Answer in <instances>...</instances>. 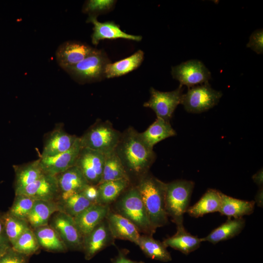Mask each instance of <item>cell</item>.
Returning a JSON list of instances; mask_svg holds the SVG:
<instances>
[{"mask_svg":"<svg viewBox=\"0 0 263 263\" xmlns=\"http://www.w3.org/2000/svg\"><path fill=\"white\" fill-rule=\"evenodd\" d=\"M35 200L27 195H16L14 202L8 213L14 217L26 221Z\"/></svg>","mask_w":263,"mask_h":263,"instance_id":"36","label":"cell"},{"mask_svg":"<svg viewBox=\"0 0 263 263\" xmlns=\"http://www.w3.org/2000/svg\"><path fill=\"white\" fill-rule=\"evenodd\" d=\"M222 193L215 189L209 188L194 205L189 207L187 212L190 216L199 218L220 210Z\"/></svg>","mask_w":263,"mask_h":263,"instance_id":"21","label":"cell"},{"mask_svg":"<svg viewBox=\"0 0 263 263\" xmlns=\"http://www.w3.org/2000/svg\"><path fill=\"white\" fill-rule=\"evenodd\" d=\"M87 21L94 25L91 38L92 43L95 45H97L100 40L105 39L124 38L140 41L142 38L140 36L130 35L123 32L119 25L113 21L100 22L95 17H88Z\"/></svg>","mask_w":263,"mask_h":263,"instance_id":"19","label":"cell"},{"mask_svg":"<svg viewBox=\"0 0 263 263\" xmlns=\"http://www.w3.org/2000/svg\"><path fill=\"white\" fill-rule=\"evenodd\" d=\"M116 3L113 0H90L83 5L82 11L89 17H95L101 14L111 11Z\"/></svg>","mask_w":263,"mask_h":263,"instance_id":"37","label":"cell"},{"mask_svg":"<svg viewBox=\"0 0 263 263\" xmlns=\"http://www.w3.org/2000/svg\"><path fill=\"white\" fill-rule=\"evenodd\" d=\"M40 246L51 252H64L67 249L56 231L48 225L34 229Z\"/></svg>","mask_w":263,"mask_h":263,"instance_id":"29","label":"cell"},{"mask_svg":"<svg viewBox=\"0 0 263 263\" xmlns=\"http://www.w3.org/2000/svg\"><path fill=\"white\" fill-rule=\"evenodd\" d=\"M173 78L188 88L208 82L211 73L200 60L191 59L173 66L171 68Z\"/></svg>","mask_w":263,"mask_h":263,"instance_id":"9","label":"cell"},{"mask_svg":"<svg viewBox=\"0 0 263 263\" xmlns=\"http://www.w3.org/2000/svg\"><path fill=\"white\" fill-rule=\"evenodd\" d=\"M51 226L56 231L68 249H82L84 237L78 230L73 217L58 211L53 216Z\"/></svg>","mask_w":263,"mask_h":263,"instance_id":"10","label":"cell"},{"mask_svg":"<svg viewBox=\"0 0 263 263\" xmlns=\"http://www.w3.org/2000/svg\"><path fill=\"white\" fill-rule=\"evenodd\" d=\"M29 196L36 200L54 201L58 196L59 190L56 176L44 173L34 182L16 193Z\"/></svg>","mask_w":263,"mask_h":263,"instance_id":"13","label":"cell"},{"mask_svg":"<svg viewBox=\"0 0 263 263\" xmlns=\"http://www.w3.org/2000/svg\"><path fill=\"white\" fill-rule=\"evenodd\" d=\"M115 151L128 173L136 175L147 174L155 159L153 149L144 142L140 133L132 127L121 133Z\"/></svg>","mask_w":263,"mask_h":263,"instance_id":"1","label":"cell"},{"mask_svg":"<svg viewBox=\"0 0 263 263\" xmlns=\"http://www.w3.org/2000/svg\"><path fill=\"white\" fill-rule=\"evenodd\" d=\"M202 242L201 238L188 232L183 225L177 226L176 233L165 239L163 243L167 247H170L187 255L198 249Z\"/></svg>","mask_w":263,"mask_h":263,"instance_id":"22","label":"cell"},{"mask_svg":"<svg viewBox=\"0 0 263 263\" xmlns=\"http://www.w3.org/2000/svg\"><path fill=\"white\" fill-rule=\"evenodd\" d=\"M81 148L78 137L69 150L54 156L40 157L38 159L40 167L44 173L56 176L75 166Z\"/></svg>","mask_w":263,"mask_h":263,"instance_id":"12","label":"cell"},{"mask_svg":"<svg viewBox=\"0 0 263 263\" xmlns=\"http://www.w3.org/2000/svg\"><path fill=\"white\" fill-rule=\"evenodd\" d=\"M28 257L15 251L11 247L0 257V263H27Z\"/></svg>","mask_w":263,"mask_h":263,"instance_id":"39","label":"cell"},{"mask_svg":"<svg viewBox=\"0 0 263 263\" xmlns=\"http://www.w3.org/2000/svg\"><path fill=\"white\" fill-rule=\"evenodd\" d=\"M246 47L250 48L258 54L263 52V29L255 30L249 37Z\"/></svg>","mask_w":263,"mask_h":263,"instance_id":"38","label":"cell"},{"mask_svg":"<svg viewBox=\"0 0 263 263\" xmlns=\"http://www.w3.org/2000/svg\"><path fill=\"white\" fill-rule=\"evenodd\" d=\"M194 185V182L186 180L166 184V211L177 226L183 225L184 215L189 207Z\"/></svg>","mask_w":263,"mask_h":263,"instance_id":"3","label":"cell"},{"mask_svg":"<svg viewBox=\"0 0 263 263\" xmlns=\"http://www.w3.org/2000/svg\"><path fill=\"white\" fill-rule=\"evenodd\" d=\"M117 213L125 217L141 231L152 235V229L140 194L135 187L128 189L115 204Z\"/></svg>","mask_w":263,"mask_h":263,"instance_id":"4","label":"cell"},{"mask_svg":"<svg viewBox=\"0 0 263 263\" xmlns=\"http://www.w3.org/2000/svg\"><path fill=\"white\" fill-rule=\"evenodd\" d=\"M245 221L243 218L227 220L213 229L207 236L202 238V242L207 241L214 244L230 239L240 234L245 226Z\"/></svg>","mask_w":263,"mask_h":263,"instance_id":"23","label":"cell"},{"mask_svg":"<svg viewBox=\"0 0 263 263\" xmlns=\"http://www.w3.org/2000/svg\"><path fill=\"white\" fill-rule=\"evenodd\" d=\"M254 201H246L236 199L222 193L221 205L219 212L234 219L243 218L244 215L252 214L254 210Z\"/></svg>","mask_w":263,"mask_h":263,"instance_id":"24","label":"cell"},{"mask_svg":"<svg viewBox=\"0 0 263 263\" xmlns=\"http://www.w3.org/2000/svg\"><path fill=\"white\" fill-rule=\"evenodd\" d=\"M105 155L93 150L82 147L75 164L90 185L99 184L103 173Z\"/></svg>","mask_w":263,"mask_h":263,"instance_id":"11","label":"cell"},{"mask_svg":"<svg viewBox=\"0 0 263 263\" xmlns=\"http://www.w3.org/2000/svg\"><path fill=\"white\" fill-rule=\"evenodd\" d=\"M78 138L68 133L61 127L55 128L46 138L40 157L52 156L69 150Z\"/></svg>","mask_w":263,"mask_h":263,"instance_id":"18","label":"cell"},{"mask_svg":"<svg viewBox=\"0 0 263 263\" xmlns=\"http://www.w3.org/2000/svg\"><path fill=\"white\" fill-rule=\"evenodd\" d=\"M222 95L221 92L214 90L207 82L188 88L183 94L181 104L187 112L201 113L217 105Z\"/></svg>","mask_w":263,"mask_h":263,"instance_id":"7","label":"cell"},{"mask_svg":"<svg viewBox=\"0 0 263 263\" xmlns=\"http://www.w3.org/2000/svg\"><path fill=\"white\" fill-rule=\"evenodd\" d=\"M13 168L15 172V194L44 174L40 167L39 159L22 165H14Z\"/></svg>","mask_w":263,"mask_h":263,"instance_id":"25","label":"cell"},{"mask_svg":"<svg viewBox=\"0 0 263 263\" xmlns=\"http://www.w3.org/2000/svg\"><path fill=\"white\" fill-rule=\"evenodd\" d=\"M143 252L149 258L161 262H168L172 258L167 247L152 235H140L138 245Z\"/></svg>","mask_w":263,"mask_h":263,"instance_id":"31","label":"cell"},{"mask_svg":"<svg viewBox=\"0 0 263 263\" xmlns=\"http://www.w3.org/2000/svg\"><path fill=\"white\" fill-rule=\"evenodd\" d=\"M94 49L80 42L66 41L57 48L56 60L60 66L66 71L84 59Z\"/></svg>","mask_w":263,"mask_h":263,"instance_id":"14","label":"cell"},{"mask_svg":"<svg viewBox=\"0 0 263 263\" xmlns=\"http://www.w3.org/2000/svg\"><path fill=\"white\" fill-rule=\"evenodd\" d=\"M110 209L109 206L94 203L74 218L83 237L106 219Z\"/></svg>","mask_w":263,"mask_h":263,"instance_id":"20","label":"cell"},{"mask_svg":"<svg viewBox=\"0 0 263 263\" xmlns=\"http://www.w3.org/2000/svg\"><path fill=\"white\" fill-rule=\"evenodd\" d=\"M110 61L101 50L94 49L86 57L66 71L76 80L94 82L105 77V69Z\"/></svg>","mask_w":263,"mask_h":263,"instance_id":"6","label":"cell"},{"mask_svg":"<svg viewBox=\"0 0 263 263\" xmlns=\"http://www.w3.org/2000/svg\"><path fill=\"white\" fill-rule=\"evenodd\" d=\"M2 217L5 233L12 246L30 227L27 221L14 217L8 213Z\"/></svg>","mask_w":263,"mask_h":263,"instance_id":"35","label":"cell"},{"mask_svg":"<svg viewBox=\"0 0 263 263\" xmlns=\"http://www.w3.org/2000/svg\"><path fill=\"white\" fill-rule=\"evenodd\" d=\"M81 193L91 202L97 203L98 192L97 186L89 184Z\"/></svg>","mask_w":263,"mask_h":263,"instance_id":"41","label":"cell"},{"mask_svg":"<svg viewBox=\"0 0 263 263\" xmlns=\"http://www.w3.org/2000/svg\"><path fill=\"white\" fill-rule=\"evenodd\" d=\"M183 91V86L181 85L170 92H161L151 87L150 98L144 103L143 106L152 109L157 118L169 121L175 109L181 104Z\"/></svg>","mask_w":263,"mask_h":263,"instance_id":"8","label":"cell"},{"mask_svg":"<svg viewBox=\"0 0 263 263\" xmlns=\"http://www.w3.org/2000/svg\"><path fill=\"white\" fill-rule=\"evenodd\" d=\"M56 176L61 200L81 192L89 184L82 171L76 166L69 168Z\"/></svg>","mask_w":263,"mask_h":263,"instance_id":"15","label":"cell"},{"mask_svg":"<svg viewBox=\"0 0 263 263\" xmlns=\"http://www.w3.org/2000/svg\"><path fill=\"white\" fill-rule=\"evenodd\" d=\"M122 179L130 180V177L115 150L105 155L102 178L99 184Z\"/></svg>","mask_w":263,"mask_h":263,"instance_id":"32","label":"cell"},{"mask_svg":"<svg viewBox=\"0 0 263 263\" xmlns=\"http://www.w3.org/2000/svg\"><path fill=\"white\" fill-rule=\"evenodd\" d=\"M113 239L106 219L98 224L90 233L84 237L83 248L87 260L93 258L107 247Z\"/></svg>","mask_w":263,"mask_h":263,"instance_id":"16","label":"cell"},{"mask_svg":"<svg viewBox=\"0 0 263 263\" xmlns=\"http://www.w3.org/2000/svg\"><path fill=\"white\" fill-rule=\"evenodd\" d=\"M166 184L151 175L146 174L136 186L155 231L168 222L165 208Z\"/></svg>","mask_w":263,"mask_h":263,"instance_id":"2","label":"cell"},{"mask_svg":"<svg viewBox=\"0 0 263 263\" xmlns=\"http://www.w3.org/2000/svg\"><path fill=\"white\" fill-rule=\"evenodd\" d=\"M121 136L109 121H100L89 128L80 140L82 147L106 155L115 150Z\"/></svg>","mask_w":263,"mask_h":263,"instance_id":"5","label":"cell"},{"mask_svg":"<svg viewBox=\"0 0 263 263\" xmlns=\"http://www.w3.org/2000/svg\"><path fill=\"white\" fill-rule=\"evenodd\" d=\"M253 181L259 187H263V170L262 169L258 171L252 176Z\"/></svg>","mask_w":263,"mask_h":263,"instance_id":"43","label":"cell"},{"mask_svg":"<svg viewBox=\"0 0 263 263\" xmlns=\"http://www.w3.org/2000/svg\"><path fill=\"white\" fill-rule=\"evenodd\" d=\"M106 220L113 239L128 240L138 245L140 237L139 231L130 221L110 209Z\"/></svg>","mask_w":263,"mask_h":263,"instance_id":"17","label":"cell"},{"mask_svg":"<svg viewBox=\"0 0 263 263\" xmlns=\"http://www.w3.org/2000/svg\"><path fill=\"white\" fill-rule=\"evenodd\" d=\"M58 211V205L54 201L35 200L26 221L34 229L45 226L53 214Z\"/></svg>","mask_w":263,"mask_h":263,"instance_id":"26","label":"cell"},{"mask_svg":"<svg viewBox=\"0 0 263 263\" xmlns=\"http://www.w3.org/2000/svg\"><path fill=\"white\" fill-rule=\"evenodd\" d=\"M140 135L144 142L150 148L167 138L175 136L176 132L171 127L169 121L157 118L144 132Z\"/></svg>","mask_w":263,"mask_h":263,"instance_id":"27","label":"cell"},{"mask_svg":"<svg viewBox=\"0 0 263 263\" xmlns=\"http://www.w3.org/2000/svg\"><path fill=\"white\" fill-rule=\"evenodd\" d=\"M130 182V180L122 179L99 184L97 186L98 192L97 203L109 206L127 189Z\"/></svg>","mask_w":263,"mask_h":263,"instance_id":"30","label":"cell"},{"mask_svg":"<svg viewBox=\"0 0 263 263\" xmlns=\"http://www.w3.org/2000/svg\"><path fill=\"white\" fill-rule=\"evenodd\" d=\"M144 52L139 50L133 54L114 63H108L105 69V77L121 76L137 69L144 59Z\"/></svg>","mask_w":263,"mask_h":263,"instance_id":"28","label":"cell"},{"mask_svg":"<svg viewBox=\"0 0 263 263\" xmlns=\"http://www.w3.org/2000/svg\"><path fill=\"white\" fill-rule=\"evenodd\" d=\"M113 263H144L142 261H132L128 258L123 253H119Z\"/></svg>","mask_w":263,"mask_h":263,"instance_id":"42","label":"cell"},{"mask_svg":"<svg viewBox=\"0 0 263 263\" xmlns=\"http://www.w3.org/2000/svg\"><path fill=\"white\" fill-rule=\"evenodd\" d=\"M11 247L5 233L3 217H0V257Z\"/></svg>","mask_w":263,"mask_h":263,"instance_id":"40","label":"cell"},{"mask_svg":"<svg viewBox=\"0 0 263 263\" xmlns=\"http://www.w3.org/2000/svg\"><path fill=\"white\" fill-rule=\"evenodd\" d=\"M40 246L30 228L24 231L12 245L15 251L29 256L37 252Z\"/></svg>","mask_w":263,"mask_h":263,"instance_id":"34","label":"cell"},{"mask_svg":"<svg viewBox=\"0 0 263 263\" xmlns=\"http://www.w3.org/2000/svg\"><path fill=\"white\" fill-rule=\"evenodd\" d=\"M255 204L256 203L257 206L259 207H263V187L260 188L258 190L255 197Z\"/></svg>","mask_w":263,"mask_h":263,"instance_id":"44","label":"cell"},{"mask_svg":"<svg viewBox=\"0 0 263 263\" xmlns=\"http://www.w3.org/2000/svg\"><path fill=\"white\" fill-rule=\"evenodd\" d=\"M94 204L80 192L61 200V206L58 207L59 211L74 218Z\"/></svg>","mask_w":263,"mask_h":263,"instance_id":"33","label":"cell"}]
</instances>
